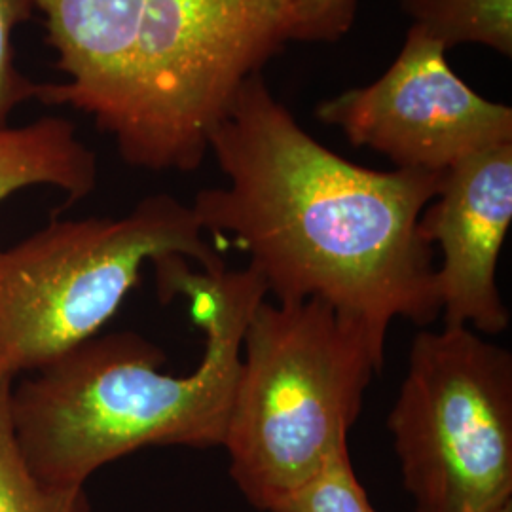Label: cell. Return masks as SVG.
<instances>
[{"instance_id": "6", "label": "cell", "mask_w": 512, "mask_h": 512, "mask_svg": "<svg viewBox=\"0 0 512 512\" xmlns=\"http://www.w3.org/2000/svg\"><path fill=\"white\" fill-rule=\"evenodd\" d=\"M387 429L414 512L512 503V355L469 327L421 330Z\"/></svg>"}, {"instance_id": "5", "label": "cell", "mask_w": 512, "mask_h": 512, "mask_svg": "<svg viewBox=\"0 0 512 512\" xmlns=\"http://www.w3.org/2000/svg\"><path fill=\"white\" fill-rule=\"evenodd\" d=\"M167 255L196 260L205 274L226 268L192 207L169 194L120 219H54L0 249V380L37 372L101 334L143 266Z\"/></svg>"}, {"instance_id": "2", "label": "cell", "mask_w": 512, "mask_h": 512, "mask_svg": "<svg viewBox=\"0 0 512 512\" xmlns=\"http://www.w3.org/2000/svg\"><path fill=\"white\" fill-rule=\"evenodd\" d=\"M37 12L67 80L35 99L92 116L148 171H196L239 88L300 42L294 0H37Z\"/></svg>"}, {"instance_id": "13", "label": "cell", "mask_w": 512, "mask_h": 512, "mask_svg": "<svg viewBox=\"0 0 512 512\" xmlns=\"http://www.w3.org/2000/svg\"><path fill=\"white\" fill-rule=\"evenodd\" d=\"M35 14L37 0H0V128L8 126L19 105L37 95V82L19 71L14 50L16 29Z\"/></svg>"}, {"instance_id": "1", "label": "cell", "mask_w": 512, "mask_h": 512, "mask_svg": "<svg viewBox=\"0 0 512 512\" xmlns=\"http://www.w3.org/2000/svg\"><path fill=\"white\" fill-rule=\"evenodd\" d=\"M226 186L190 205L203 234L230 239L277 304L323 300L385 344L393 321L440 317L421 213L442 173L374 171L300 128L256 73L211 137Z\"/></svg>"}, {"instance_id": "4", "label": "cell", "mask_w": 512, "mask_h": 512, "mask_svg": "<svg viewBox=\"0 0 512 512\" xmlns=\"http://www.w3.org/2000/svg\"><path fill=\"white\" fill-rule=\"evenodd\" d=\"M385 344L323 300L256 306L222 448L243 497L270 512L348 448Z\"/></svg>"}, {"instance_id": "15", "label": "cell", "mask_w": 512, "mask_h": 512, "mask_svg": "<svg viewBox=\"0 0 512 512\" xmlns=\"http://www.w3.org/2000/svg\"><path fill=\"white\" fill-rule=\"evenodd\" d=\"M494 512H512V503H509V505H505V507H501V509H497V511Z\"/></svg>"}, {"instance_id": "11", "label": "cell", "mask_w": 512, "mask_h": 512, "mask_svg": "<svg viewBox=\"0 0 512 512\" xmlns=\"http://www.w3.org/2000/svg\"><path fill=\"white\" fill-rule=\"evenodd\" d=\"M14 380H0V512H90L84 486H48L31 473L10 416Z\"/></svg>"}, {"instance_id": "10", "label": "cell", "mask_w": 512, "mask_h": 512, "mask_svg": "<svg viewBox=\"0 0 512 512\" xmlns=\"http://www.w3.org/2000/svg\"><path fill=\"white\" fill-rule=\"evenodd\" d=\"M414 27L444 50L482 44L512 55V0H397Z\"/></svg>"}, {"instance_id": "3", "label": "cell", "mask_w": 512, "mask_h": 512, "mask_svg": "<svg viewBox=\"0 0 512 512\" xmlns=\"http://www.w3.org/2000/svg\"><path fill=\"white\" fill-rule=\"evenodd\" d=\"M162 302L183 294L205 334L190 374L162 372L164 349L137 332L97 334L12 385L10 416L31 473L84 486L103 465L148 446H222L241 344L266 285L253 268L192 272L188 258L152 262Z\"/></svg>"}, {"instance_id": "14", "label": "cell", "mask_w": 512, "mask_h": 512, "mask_svg": "<svg viewBox=\"0 0 512 512\" xmlns=\"http://www.w3.org/2000/svg\"><path fill=\"white\" fill-rule=\"evenodd\" d=\"M300 42H334L346 35L357 10V0H294Z\"/></svg>"}, {"instance_id": "9", "label": "cell", "mask_w": 512, "mask_h": 512, "mask_svg": "<svg viewBox=\"0 0 512 512\" xmlns=\"http://www.w3.org/2000/svg\"><path fill=\"white\" fill-rule=\"evenodd\" d=\"M38 184L63 190L69 205L90 196L97 184V158L65 118L44 116L21 128H0V202Z\"/></svg>"}, {"instance_id": "7", "label": "cell", "mask_w": 512, "mask_h": 512, "mask_svg": "<svg viewBox=\"0 0 512 512\" xmlns=\"http://www.w3.org/2000/svg\"><path fill=\"white\" fill-rule=\"evenodd\" d=\"M446 50L410 27L403 50L374 84L317 107V118L349 143L389 158L395 169L442 173L478 150L512 143V109L469 88Z\"/></svg>"}, {"instance_id": "12", "label": "cell", "mask_w": 512, "mask_h": 512, "mask_svg": "<svg viewBox=\"0 0 512 512\" xmlns=\"http://www.w3.org/2000/svg\"><path fill=\"white\" fill-rule=\"evenodd\" d=\"M270 512H376L355 475L349 448Z\"/></svg>"}, {"instance_id": "8", "label": "cell", "mask_w": 512, "mask_h": 512, "mask_svg": "<svg viewBox=\"0 0 512 512\" xmlns=\"http://www.w3.org/2000/svg\"><path fill=\"white\" fill-rule=\"evenodd\" d=\"M511 220L512 143L478 150L442 173L418 228L442 253L435 283L444 327H469L482 336L509 327L497 262Z\"/></svg>"}]
</instances>
